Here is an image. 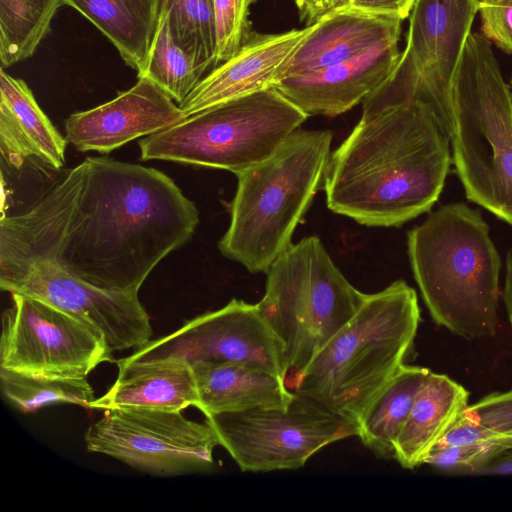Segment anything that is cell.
Returning a JSON list of instances; mask_svg holds the SVG:
<instances>
[{"mask_svg":"<svg viewBox=\"0 0 512 512\" xmlns=\"http://www.w3.org/2000/svg\"><path fill=\"white\" fill-rule=\"evenodd\" d=\"M62 5V0H0L2 68L33 56Z\"/></svg>","mask_w":512,"mask_h":512,"instance_id":"obj_26","label":"cell"},{"mask_svg":"<svg viewBox=\"0 0 512 512\" xmlns=\"http://www.w3.org/2000/svg\"><path fill=\"white\" fill-rule=\"evenodd\" d=\"M479 0H416L405 49L389 78L363 101L362 112L416 101L453 133V83Z\"/></svg>","mask_w":512,"mask_h":512,"instance_id":"obj_9","label":"cell"},{"mask_svg":"<svg viewBox=\"0 0 512 512\" xmlns=\"http://www.w3.org/2000/svg\"><path fill=\"white\" fill-rule=\"evenodd\" d=\"M416 0H352L351 6L376 12L394 15L402 20L409 17Z\"/></svg>","mask_w":512,"mask_h":512,"instance_id":"obj_34","label":"cell"},{"mask_svg":"<svg viewBox=\"0 0 512 512\" xmlns=\"http://www.w3.org/2000/svg\"><path fill=\"white\" fill-rule=\"evenodd\" d=\"M510 451L512 452V450ZM499 471L512 472V455L500 465Z\"/></svg>","mask_w":512,"mask_h":512,"instance_id":"obj_36","label":"cell"},{"mask_svg":"<svg viewBox=\"0 0 512 512\" xmlns=\"http://www.w3.org/2000/svg\"><path fill=\"white\" fill-rule=\"evenodd\" d=\"M256 0H213L216 31L215 67L232 57L248 33V14Z\"/></svg>","mask_w":512,"mask_h":512,"instance_id":"obj_30","label":"cell"},{"mask_svg":"<svg viewBox=\"0 0 512 512\" xmlns=\"http://www.w3.org/2000/svg\"><path fill=\"white\" fill-rule=\"evenodd\" d=\"M502 299L512 326V248L508 250L505 257V278Z\"/></svg>","mask_w":512,"mask_h":512,"instance_id":"obj_35","label":"cell"},{"mask_svg":"<svg viewBox=\"0 0 512 512\" xmlns=\"http://www.w3.org/2000/svg\"><path fill=\"white\" fill-rule=\"evenodd\" d=\"M506 439H512V389L467 405L434 448Z\"/></svg>","mask_w":512,"mask_h":512,"instance_id":"obj_28","label":"cell"},{"mask_svg":"<svg viewBox=\"0 0 512 512\" xmlns=\"http://www.w3.org/2000/svg\"><path fill=\"white\" fill-rule=\"evenodd\" d=\"M89 452L113 457L158 476L200 471L213 464L219 445L214 430L181 411L114 409L92 423L84 435Z\"/></svg>","mask_w":512,"mask_h":512,"instance_id":"obj_11","label":"cell"},{"mask_svg":"<svg viewBox=\"0 0 512 512\" xmlns=\"http://www.w3.org/2000/svg\"><path fill=\"white\" fill-rule=\"evenodd\" d=\"M300 18L307 26L315 24L324 16L352 4V0H295Z\"/></svg>","mask_w":512,"mask_h":512,"instance_id":"obj_33","label":"cell"},{"mask_svg":"<svg viewBox=\"0 0 512 512\" xmlns=\"http://www.w3.org/2000/svg\"><path fill=\"white\" fill-rule=\"evenodd\" d=\"M158 12L166 17L177 41L213 69L216 53L213 0H160Z\"/></svg>","mask_w":512,"mask_h":512,"instance_id":"obj_29","label":"cell"},{"mask_svg":"<svg viewBox=\"0 0 512 512\" xmlns=\"http://www.w3.org/2000/svg\"><path fill=\"white\" fill-rule=\"evenodd\" d=\"M481 34L500 50L512 53V0H479Z\"/></svg>","mask_w":512,"mask_h":512,"instance_id":"obj_32","label":"cell"},{"mask_svg":"<svg viewBox=\"0 0 512 512\" xmlns=\"http://www.w3.org/2000/svg\"><path fill=\"white\" fill-rule=\"evenodd\" d=\"M416 291L404 280L367 294L353 318L326 344L293 392L358 422L405 364L420 323Z\"/></svg>","mask_w":512,"mask_h":512,"instance_id":"obj_4","label":"cell"},{"mask_svg":"<svg viewBox=\"0 0 512 512\" xmlns=\"http://www.w3.org/2000/svg\"><path fill=\"white\" fill-rule=\"evenodd\" d=\"M221 445L245 472L298 469L327 445L358 435V426L294 392L286 409L206 416Z\"/></svg>","mask_w":512,"mask_h":512,"instance_id":"obj_10","label":"cell"},{"mask_svg":"<svg viewBox=\"0 0 512 512\" xmlns=\"http://www.w3.org/2000/svg\"><path fill=\"white\" fill-rule=\"evenodd\" d=\"M132 361L176 358L195 363H232L261 369L284 381L281 341L257 304L232 299L220 309L198 315L174 332L135 349Z\"/></svg>","mask_w":512,"mask_h":512,"instance_id":"obj_14","label":"cell"},{"mask_svg":"<svg viewBox=\"0 0 512 512\" xmlns=\"http://www.w3.org/2000/svg\"><path fill=\"white\" fill-rule=\"evenodd\" d=\"M0 288L42 300L88 324L103 335L112 353L151 340L150 317L138 294L97 288L51 262L0 257Z\"/></svg>","mask_w":512,"mask_h":512,"instance_id":"obj_13","label":"cell"},{"mask_svg":"<svg viewBox=\"0 0 512 512\" xmlns=\"http://www.w3.org/2000/svg\"><path fill=\"white\" fill-rule=\"evenodd\" d=\"M450 143L467 200L512 225V91L481 33L468 36L454 78Z\"/></svg>","mask_w":512,"mask_h":512,"instance_id":"obj_6","label":"cell"},{"mask_svg":"<svg viewBox=\"0 0 512 512\" xmlns=\"http://www.w3.org/2000/svg\"><path fill=\"white\" fill-rule=\"evenodd\" d=\"M115 363V382L105 394L95 398L90 409L182 411L196 407V380L188 362L176 358L132 361L124 357Z\"/></svg>","mask_w":512,"mask_h":512,"instance_id":"obj_19","label":"cell"},{"mask_svg":"<svg viewBox=\"0 0 512 512\" xmlns=\"http://www.w3.org/2000/svg\"><path fill=\"white\" fill-rule=\"evenodd\" d=\"M88 19L137 74L145 67L160 0H62Z\"/></svg>","mask_w":512,"mask_h":512,"instance_id":"obj_23","label":"cell"},{"mask_svg":"<svg viewBox=\"0 0 512 512\" xmlns=\"http://www.w3.org/2000/svg\"><path fill=\"white\" fill-rule=\"evenodd\" d=\"M510 84H511V88H512V76H511Z\"/></svg>","mask_w":512,"mask_h":512,"instance_id":"obj_37","label":"cell"},{"mask_svg":"<svg viewBox=\"0 0 512 512\" xmlns=\"http://www.w3.org/2000/svg\"><path fill=\"white\" fill-rule=\"evenodd\" d=\"M308 117L271 87L146 136L139 141L140 159L219 168L236 175L272 155Z\"/></svg>","mask_w":512,"mask_h":512,"instance_id":"obj_8","label":"cell"},{"mask_svg":"<svg viewBox=\"0 0 512 512\" xmlns=\"http://www.w3.org/2000/svg\"><path fill=\"white\" fill-rule=\"evenodd\" d=\"M2 314L0 368L29 375L87 377L113 362L101 333L37 298L13 293Z\"/></svg>","mask_w":512,"mask_h":512,"instance_id":"obj_12","label":"cell"},{"mask_svg":"<svg viewBox=\"0 0 512 512\" xmlns=\"http://www.w3.org/2000/svg\"><path fill=\"white\" fill-rule=\"evenodd\" d=\"M256 303L284 350V383L293 388L326 344L353 318L366 295L335 265L317 236L291 244L266 272Z\"/></svg>","mask_w":512,"mask_h":512,"instance_id":"obj_7","label":"cell"},{"mask_svg":"<svg viewBox=\"0 0 512 512\" xmlns=\"http://www.w3.org/2000/svg\"><path fill=\"white\" fill-rule=\"evenodd\" d=\"M314 24L277 34H249L239 50L211 69L179 105L185 118L200 111L265 90L282 73Z\"/></svg>","mask_w":512,"mask_h":512,"instance_id":"obj_16","label":"cell"},{"mask_svg":"<svg viewBox=\"0 0 512 512\" xmlns=\"http://www.w3.org/2000/svg\"><path fill=\"white\" fill-rule=\"evenodd\" d=\"M184 119L172 98L148 78L138 77L135 85L114 99L71 114L65 120V138L81 152L109 153Z\"/></svg>","mask_w":512,"mask_h":512,"instance_id":"obj_15","label":"cell"},{"mask_svg":"<svg viewBox=\"0 0 512 512\" xmlns=\"http://www.w3.org/2000/svg\"><path fill=\"white\" fill-rule=\"evenodd\" d=\"M430 370L404 364L376 395L358 422V437L380 457L394 458L396 440Z\"/></svg>","mask_w":512,"mask_h":512,"instance_id":"obj_24","label":"cell"},{"mask_svg":"<svg viewBox=\"0 0 512 512\" xmlns=\"http://www.w3.org/2000/svg\"><path fill=\"white\" fill-rule=\"evenodd\" d=\"M67 139L38 105L25 81L0 69V148L14 168L35 159L52 169L65 163Z\"/></svg>","mask_w":512,"mask_h":512,"instance_id":"obj_20","label":"cell"},{"mask_svg":"<svg viewBox=\"0 0 512 512\" xmlns=\"http://www.w3.org/2000/svg\"><path fill=\"white\" fill-rule=\"evenodd\" d=\"M512 450V439L436 447L424 464L445 468L478 467Z\"/></svg>","mask_w":512,"mask_h":512,"instance_id":"obj_31","label":"cell"},{"mask_svg":"<svg viewBox=\"0 0 512 512\" xmlns=\"http://www.w3.org/2000/svg\"><path fill=\"white\" fill-rule=\"evenodd\" d=\"M402 19L353 6L317 21L282 73V79L350 60L377 44L400 38Z\"/></svg>","mask_w":512,"mask_h":512,"instance_id":"obj_18","label":"cell"},{"mask_svg":"<svg viewBox=\"0 0 512 512\" xmlns=\"http://www.w3.org/2000/svg\"><path fill=\"white\" fill-rule=\"evenodd\" d=\"M199 213L163 172L107 157L69 169L24 212L0 220V257L51 262L130 294L185 244Z\"/></svg>","mask_w":512,"mask_h":512,"instance_id":"obj_1","label":"cell"},{"mask_svg":"<svg viewBox=\"0 0 512 512\" xmlns=\"http://www.w3.org/2000/svg\"><path fill=\"white\" fill-rule=\"evenodd\" d=\"M197 386L196 408L204 415L254 409H286L294 397L282 378L232 363L191 365Z\"/></svg>","mask_w":512,"mask_h":512,"instance_id":"obj_21","label":"cell"},{"mask_svg":"<svg viewBox=\"0 0 512 512\" xmlns=\"http://www.w3.org/2000/svg\"><path fill=\"white\" fill-rule=\"evenodd\" d=\"M399 39L325 69L280 80L275 88L310 115L335 117L369 97L392 74L401 52Z\"/></svg>","mask_w":512,"mask_h":512,"instance_id":"obj_17","label":"cell"},{"mask_svg":"<svg viewBox=\"0 0 512 512\" xmlns=\"http://www.w3.org/2000/svg\"><path fill=\"white\" fill-rule=\"evenodd\" d=\"M329 130H296L268 158L236 174L223 256L251 273L267 272L292 244L294 231L324 181Z\"/></svg>","mask_w":512,"mask_h":512,"instance_id":"obj_5","label":"cell"},{"mask_svg":"<svg viewBox=\"0 0 512 512\" xmlns=\"http://www.w3.org/2000/svg\"><path fill=\"white\" fill-rule=\"evenodd\" d=\"M208 70V65L177 41L166 17L158 12L147 61L137 77L148 78L180 104Z\"/></svg>","mask_w":512,"mask_h":512,"instance_id":"obj_25","label":"cell"},{"mask_svg":"<svg viewBox=\"0 0 512 512\" xmlns=\"http://www.w3.org/2000/svg\"><path fill=\"white\" fill-rule=\"evenodd\" d=\"M451 164L450 139L423 104L362 113L330 154L327 206L365 226L400 227L431 210Z\"/></svg>","mask_w":512,"mask_h":512,"instance_id":"obj_2","label":"cell"},{"mask_svg":"<svg viewBox=\"0 0 512 512\" xmlns=\"http://www.w3.org/2000/svg\"><path fill=\"white\" fill-rule=\"evenodd\" d=\"M468 398L469 393L462 385L430 371L396 440L394 459L405 469L424 464L468 405Z\"/></svg>","mask_w":512,"mask_h":512,"instance_id":"obj_22","label":"cell"},{"mask_svg":"<svg viewBox=\"0 0 512 512\" xmlns=\"http://www.w3.org/2000/svg\"><path fill=\"white\" fill-rule=\"evenodd\" d=\"M0 387L5 400L26 414L53 404H73L90 409L95 400L87 377L29 375L0 368Z\"/></svg>","mask_w":512,"mask_h":512,"instance_id":"obj_27","label":"cell"},{"mask_svg":"<svg viewBox=\"0 0 512 512\" xmlns=\"http://www.w3.org/2000/svg\"><path fill=\"white\" fill-rule=\"evenodd\" d=\"M407 251L436 324L467 340L495 335L501 257L478 210L441 206L407 232Z\"/></svg>","mask_w":512,"mask_h":512,"instance_id":"obj_3","label":"cell"}]
</instances>
